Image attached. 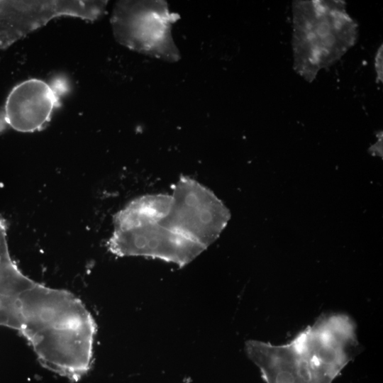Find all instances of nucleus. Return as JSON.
Returning a JSON list of instances; mask_svg holds the SVG:
<instances>
[{
  "instance_id": "nucleus-7",
  "label": "nucleus",
  "mask_w": 383,
  "mask_h": 383,
  "mask_svg": "<svg viewBox=\"0 0 383 383\" xmlns=\"http://www.w3.org/2000/svg\"><path fill=\"white\" fill-rule=\"evenodd\" d=\"M7 228L0 216V326L19 333L23 311L35 281L24 274L12 259Z\"/></svg>"
},
{
  "instance_id": "nucleus-8",
  "label": "nucleus",
  "mask_w": 383,
  "mask_h": 383,
  "mask_svg": "<svg viewBox=\"0 0 383 383\" xmlns=\"http://www.w3.org/2000/svg\"><path fill=\"white\" fill-rule=\"evenodd\" d=\"M172 204L171 194H151L137 197L114 214L113 230L160 223L168 215Z\"/></svg>"
},
{
  "instance_id": "nucleus-6",
  "label": "nucleus",
  "mask_w": 383,
  "mask_h": 383,
  "mask_svg": "<svg viewBox=\"0 0 383 383\" xmlns=\"http://www.w3.org/2000/svg\"><path fill=\"white\" fill-rule=\"evenodd\" d=\"M109 252L118 257L143 256L184 267L206 248L162 223L113 230L106 242Z\"/></svg>"
},
{
  "instance_id": "nucleus-3",
  "label": "nucleus",
  "mask_w": 383,
  "mask_h": 383,
  "mask_svg": "<svg viewBox=\"0 0 383 383\" xmlns=\"http://www.w3.org/2000/svg\"><path fill=\"white\" fill-rule=\"evenodd\" d=\"M105 1H0V50L61 16L94 21Z\"/></svg>"
},
{
  "instance_id": "nucleus-1",
  "label": "nucleus",
  "mask_w": 383,
  "mask_h": 383,
  "mask_svg": "<svg viewBox=\"0 0 383 383\" xmlns=\"http://www.w3.org/2000/svg\"><path fill=\"white\" fill-rule=\"evenodd\" d=\"M245 348L265 383H332L360 345L355 322L338 313L320 316L287 343L250 340Z\"/></svg>"
},
{
  "instance_id": "nucleus-5",
  "label": "nucleus",
  "mask_w": 383,
  "mask_h": 383,
  "mask_svg": "<svg viewBox=\"0 0 383 383\" xmlns=\"http://www.w3.org/2000/svg\"><path fill=\"white\" fill-rule=\"evenodd\" d=\"M163 4L122 1L116 3L111 25L116 40L140 52L174 55L169 35L172 20Z\"/></svg>"
},
{
  "instance_id": "nucleus-2",
  "label": "nucleus",
  "mask_w": 383,
  "mask_h": 383,
  "mask_svg": "<svg viewBox=\"0 0 383 383\" xmlns=\"http://www.w3.org/2000/svg\"><path fill=\"white\" fill-rule=\"evenodd\" d=\"M171 196L170 211L160 223L206 249L226 226L230 216L228 209L209 189L187 176L180 177Z\"/></svg>"
},
{
  "instance_id": "nucleus-4",
  "label": "nucleus",
  "mask_w": 383,
  "mask_h": 383,
  "mask_svg": "<svg viewBox=\"0 0 383 383\" xmlns=\"http://www.w3.org/2000/svg\"><path fill=\"white\" fill-rule=\"evenodd\" d=\"M68 89V82L62 77L51 82L32 78L18 83L0 107V133L8 129L21 133L45 129Z\"/></svg>"
},
{
  "instance_id": "nucleus-9",
  "label": "nucleus",
  "mask_w": 383,
  "mask_h": 383,
  "mask_svg": "<svg viewBox=\"0 0 383 383\" xmlns=\"http://www.w3.org/2000/svg\"><path fill=\"white\" fill-rule=\"evenodd\" d=\"M376 65L378 67H377L378 76L379 78H381V81L382 80V48L381 47L380 49H379L377 57H376Z\"/></svg>"
}]
</instances>
